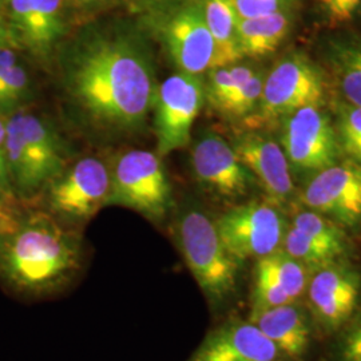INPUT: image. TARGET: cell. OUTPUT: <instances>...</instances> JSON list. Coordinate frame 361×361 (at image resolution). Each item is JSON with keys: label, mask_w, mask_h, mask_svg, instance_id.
Masks as SVG:
<instances>
[{"label": "cell", "mask_w": 361, "mask_h": 361, "mask_svg": "<svg viewBox=\"0 0 361 361\" xmlns=\"http://www.w3.org/2000/svg\"><path fill=\"white\" fill-rule=\"evenodd\" d=\"M62 83L95 128L134 131L153 111L158 89L150 52L126 34H98L71 44L61 58Z\"/></svg>", "instance_id": "cell-1"}, {"label": "cell", "mask_w": 361, "mask_h": 361, "mask_svg": "<svg viewBox=\"0 0 361 361\" xmlns=\"http://www.w3.org/2000/svg\"><path fill=\"white\" fill-rule=\"evenodd\" d=\"M82 247L51 213L0 209V279L16 292L50 295L75 277Z\"/></svg>", "instance_id": "cell-2"}, {"label": "cell", "mask_w": 361, "mask_h": 361, "mask_svg": "<svg viewBox=\"0 0 361 361\" xmlns=\"http://www.w3.org/2000/svg\"><path fill=\"white\" fill-rule=\"evenodd\" d=\"M6 162L13 190L28 197L46 189L65 171L68 152L51 122L15 111L6 122Z\"/></svg>", "instance_id": "cell-3"}, {"label": "cell", "mask_w": 361, "mask_h": 361, "mask_svg": "<svg viewBox=\"0 0 361 361\" xmlns=\"http://www.w3.org/2000/svg\"><path fill=\"white\" fill-rule=\"evenodd\" d=\"M173 232L180 255L209 304L214 308L226 304L235 295L240 264L224 245L216 221L201 207H185Z\"/></svg>", "instance_id": "cell-4"}, {"label": "cell", "mask_w": 361, "mask_h": 361, "mask_svg": "<svg viewBox=\"0 0 361 361\" xmlns=\"http://www.w3.org/2000/svg\"><path fill=\"white\" fill-rule=\"evenodd\" d=\"M131 209L159 222L173 207V190L161 157L149 150H130L110 169V193L106 207Z\"/></svg>", "instance_id": "cell-5"}, {"label": "cell", "mask_w": 361, "mask_h": 361, "mask_svg": "<svg viewBox=\"0 0 361 361\" xmlns=\"http://www.w3.org/2000/svg\"><path fill=\"white\" fill-rule=\"evenodd\" d=\"M219 237L241 265L259 259L283 246L288 225L281 209L271 201H249L216 219Z\"/></svg>", "instance_id": "cell-6"}, {"label": "cell", "mask_w": 361, "mask_h": 361, "mask_svg": "<svg viewBox=\"0 0 361 361\" xmlns=\"http://www.w3.org/2000/svg\"><path fill=\"white\" fill-rule=\"evenodd\" d=\"M325 91L322 68L307 55L293 52L277 62L264 79L258 118L274 121L308 106L322 107Z\"/></svg>", "instance_id": "cell-7"}, {"label": "cell", "mask_w": 361, "mask_h": 361, "mask_svg": "<svg viewBox=\"0 0 361 361\" xmlns=\"http://www.w3.org/2000/svg\"><path fill=\"white\" fill-rule=\"evenodd\" d=\"M205 99L207 87L200 75L180 71L158 85L153 111L157 154L161 158L189 145Z\"/></svg>", "instance_id": "cell-8"}, {"label": "cell", "mask_w": 361, "mask_h": 361, "mask_svg": "<svg viewBox=\"0 0 361 361\" xmlns=\"http://www.w3.org/2000/svg\"><path fill=\"white\" fill-rule=\"evenodd\" d=\"M281 147L293 173L312 177L343 157L335 123L319 106H308L284 116Z\"/></svg>", "instance_id": "cell-9"}, {"label": "cell", "mask_w": 361, "mask_h": 361, "mask_svg": "<svg viewBox=\"0 0 361 361\" xmlns=\"http://www.w3.org/2000/svg\"><path fill=\"white\" fill-rule=\"evenodd\" d=\"M304 297L313 325L337 335L360 305L361 273L348 259L328 264L310 271Z\"/></svg>", "instance_id": "cell-10"}, {"label": "cell", "mask_w": 361, "mask_h": 361, "mask_svg": "<svg viewBox=\"0 0 361 361\" xmlns=\"http://www.w3.org/2000/svg\"><path fill=\"white\" fill-rule=\"evenodd\" d=\"M46 193L52 216L70 224H83L106 207L110 169L98 158H82L52 180Z\"/></svg>", "instance_id": "cell-11"}, {"label": "cell", "mask_w": 361, "mask_h": 361, "mask_svg": "<svg viewBox=\"0 0 361 361\" xmlns=\"http://www.w3.org/2000/svg\"><path fill=\"white\" fill-rule=\"evenodd\" d=\"M159 39L180 73L201 75L213 68L214 40L201 0H186L159 23Z\"/></svg>", "instance_id": "cell-12"}, {"label": "cell", "mask_w": 361, "mask_h": 361, "mask_svg": "<svg viewBox=\"0 0 361 361\" xmlns=\"http://www.w3.org/2000/svg\"><path fill=\"white\" fill-rule=\"evenodd\" d=\"M307 209L332 219L344 229L361 225V166L345 159L310 177L301 192Z\"/></svg>", "instance_id": "cell-13"}, {"label": "cell", "mask_w": 361, "mask_h": 361, "mask_svg": "<svg viewBox=\"0 0 361 361\" xmlns=\"http://www.w3.org/2000/svg\"><path fill=\"white\" fill-rule=\"evenodd\" d=\"M192 168L198 183L224 200L245 197L256 183L232 145L214 133H207L194 143Z\"/></svg>", "instance_id": "cell-14"}, {"label": "cell", "mask_w": 361, "mask_h": 361, "mask_svg": "<svg viewBox=\"0 0 361 361\" xmlns=\"http://www.w3.org/2000/svg\"><path fill=\"white\" fill-rule=\"evenodd\" d=\"M232 146L241 164L267 194L268 201L280 209L289 205L295 185L281 145L262 134L245 133L238 135Z\"/></svg>", "instance_id": "cell-15"}, {"label": "cell", "mask_w": 361, "mask_h": 361, "mask_svg": "<svg viewBox=\"0 0 361 361\" xmlns=\"http://www.w3.org/2000/svg\"><path fill=\"white\" fill-rule=\"evenodd\" d=\"M11 38L35 56L51 54L65 34V0H3Z\"/></svg>", "instance_id": "cell-16"}, {"label": "cell", "mask_w": 361, "mask_h": 361, "mask_svg": "<svg viewBox=\"0 0 361 361\" xmlns=\"http://www.w3.org/2000/svg\"><path fill=\"white\" fill-rule=\"evenodd\" d=\"M189 361H288L250 320H231L210 331Z\"/></svg>", "instance_id": "cell-17"}, {"label": "cell", "mask_w": 361, "mask_h": 361, "mask_svg": "<svg viewBox=\"0 0 361 361\" xmlns=\"http://www.w3.org/2000/svg\"><path fill=\"white\" fill-rule=\"evenodd\" d=\"M310 271L283 247L259 258L255 269L252 312L300 301L305 295Z\"/></svg>", "instance_id": "cell-18"}, {"label": "cell", "mask_w": 361, "mask_h": 361, "mask_svg": "<svg viewBox=\"0 0 361 361\" xmlns=\"http://www.w3.org/2000/svg\"><path fill=\"white\" fill-rule=\"evenodd\" d=\"M249 320L289 361H301L310 352L313 322L308 310L298 301L250 312Z\"/></svg>", "instance_id": "cell-19"}, {"label": "cell", "mask_w": 361, "mask_h": 361, "mask_svg": "<svg viewBox=\"0 0 361 361\" xmlns=\"http://www.w3.org/2000/svg\"><path fill=\"white\" fill-rule=\"evenodd\" d=\"M324 61L343 101L361 107V34H340L324 47Z\"/></svg>", "instance_id": "cell-20"}, {"label": "cell", "mask_w": 361, "mask_h": 361, "mask_svg": "<svg viewBox=\"0 0 361 361\" xmlns=\"http://www.w3.org/2000/svg\"><path fill=\"white\" fill-rule=\"evenodd\" d=\"M293 27L292 8L256 18H240L238 46L245 58H262L276 51Z\"/></svg>", "instance_id": "cell-21"}, {"label": "cell", "mask_w": 361, "mask_h": 361, "mask_svg": "<svg viewBox=\"0 0 361 361\" xmlns=\"http://www.w3.org/2000/svg\"><path fill=\"white\" fill-rule=\"evenodd\" d=\"M207 27L216 46L213 68L234 65L243 59L238 46L240 16L233 0H201Z\"/></svg>", "instance_id": "cell-22"}, {"label": "cell", "mask_w": 361, "mask_h": 361, "mask_svg": "<svg viewBox=\"0 0 361 361\" xmlns=\"http://www.w3.org/2000/svg\"><path fill=\"white\" fill-rule=\"evenodd\" d=\"M290 225L305 234L310 241L329 252L337 259H348L350 244L345 229L337 225L332 219L307 209L296 213Z\"/></svg>", "instance_id": "cell-23"}, {"label": "cell", "mask_w": 361, "mask_h": 361, "mask_svg": "<svg viewBox=\"0 0 361 361\" xmlns=\"http://www.w3.org/2000/svg\"><path fill=\"white\" fill-rule=\"evenodd\" d=\"M30 94V77L10 46H0V113H15Z\"/></svg>", "instance_id": "cell-24"}, {"label": "cell", "mask_w": 361, "mask_h": 361, "mask_svg": "<svg viewBox=\"0 0 361 361\" xmlns=\"http://www.w3.org/2000/svg\"><path fill=\"white\" fill-rule=\"evenodd\" d=\"M335 129L341 154L361 166V107L337 101Z\"/></svg>", "instance_id": "cell-25"}, {"label": "cell", "mask_w": 361, "mask_h": 361, "mask_svg": "<svg viewBox=\"0 0 361 361\" xmlns=\"http://www.w3.org/2000/svg\"><path fill=\"white\" fill-rule=\"evenodd\" d=\"M255 73L256 70L252 66L237 63L212 68L205 85L209 102L219 110Z\"/></svg>", "instance_id": "cell-26"}, {"label": "cell", "mask_w": 361, "mask_h": 361, "mask_svg": "<svg viewBox=\"0 0 361 361\" xmlns=\"http://www.w3.org/2000/svg\"><path fill=\"white\" fill-rule=\"evenodd\" d=\"M281 247L290 257L304 265L310 273L328 264L340 261L322 246L310 241L305 234H302L292 225H288Z\"/></svg>", "instance_id": "cell-27"}, {"label": "cell", "mask_w": 361, "mask_h": 361, "mask_svg": "<svg viewBox=\"0 0 361 361\" xmlns=\"http://www.w3.org/2000/svg\"><path fill=\"white\" fill-rule=\"evenodd\" d=\"M264 79V74L256 71L238 90L235 91V94L231 99H228L221 106L219 111L232 118H243L252 114L255 110H257L259 104Z\"/></svg>", "instance_id": "cell-28"}, {"label": "cell", "mask_w": 361, "mask_h": 361, "mask_svg": "<svg viewBox=\"0 0 361 361\" xmlns=\"http://www.w3.org/2000/svg\"><path fill=\"white\" fill-rule=\"evenodd\" d=\"M334 361H361V304L348 324L337 334Z\"/></svg>", "instance_id": "cell-29"}, {"label": "cell", "mask_w": 361, "mask_h": 361, "mask_svg": "<svg viewBox=\"0 0 361 361\" xmlns=\"http://www.w3.org/2000/svg\"><path fill=\"white\" fill-rule=\"evenodd\" d=\"M324 22L332 28L347 26L361 18V0H314Z\"/></svg>", "instance_id": "cell-30"}, {"label": "cell", "mask_w": 361, "mask_h": 361, "mask_svg": "<svg viewBox=\"0 0 361 361\" xmlns=\"http://www.w3.org/2000/svg\"><path fill=\"white\" fill-rule=\"evenodd\" d=\"M240 18H256L292 8L297 0H233Z\"/></svg>", "instance_id": "cell-31"}, {"label": "cell", "mask_w": 361, "mask_h": 361, "mask_svg": "<svg viewBox=\"0 0 361 361\" xmlns=\"http://www.w3.org/2000/svg\"><path fill=\"white\" fill-rule=\"evenodd\" d=\"M0 188L7 195L13 194V186L6 162V123L0 119Z\"/></svg>", "instance_id": "cell-32"}, {"label": "cell", "mask_w": 361, "mask_h": 361, "mask_svg": "<svg viewBox=\"0 0 361 361\" xmlns=\"http://www.w3.org/2000/svg\"><path fill=\"white\" fill-rule=\"evenodd\" d=\"M70 1H71V4H74V7H77L79 10L92 11V10L102 8L110 0H70Z\"/></svg>", "instance_id": "cell-33"}, {"label": "cell", "mask_w": 361, "mask_h": 361, "mask_svg": "<svg viewBox=\"0 0 361 361\" xmlns=\"http://www.w3.org/2000/svg\"><path fill=\"white\" fill-rule=\"evenodd\" d=\"M4 1L0 0V46H8L10 42L13 40L11 38V34H10V30H8V25H6L4 22V13H3V4Z\"/></svg>", "instance_id": "cell-34"}, {"label": "cell", "mask_w": 361, "mask_h": 361, "mask_svg": "<svg viewBox=\"0 0 361 361\" xmlns=\"http://www.w3.org/2000/svg\"><path fill=\"white\" fill-rule=\"evenodd\" d=\"M135 4H141V6H150V4H158L159 1H165V0H131Z\"/></svg>", "instance_id": "cell-35"}, {"label": "cell", "mask_w": 361, "mask_h": 361, "mask_svg": "<svg viewBox=\"0 0 361 361\" xmlns=\"http://www.w3.org/2000/svg\"><path fill=\"white\" fill-rule=\"evenodd\" d=\"M6 197H7V194L4 193V192H3V189L0 188V209H1L3 205L6 204V202H4V201H6V200H4Z\"/></svg>", "instance_id": "cell-36"}]
</instances>
